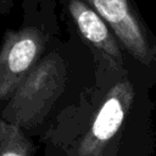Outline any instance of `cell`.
Listing matches in <instances>:
<instances>
[{"instance_id":"4","label":"cell","mask_w":156,"mask_h":156,"mask_svg":"<svg viewBox=\"0 0 156 156\" xmlns=\"http://www.w3.org/2000/svg\"><path fill=\"white\" fill-rule=\"evenodd\" d=\"M68 11L84 39L100 50L110 61L124 66L130 60L108 24L84 0H68Z\"/></svg>"},{"instance_id":"5","label":"cell","mask_w":156,"mask_h":156,"mask_svg":"<svg viewBox=\"0 0 156 156\" xmlns=\"http://www.w3.org/2000/svg\"><path fill=\"white\" fill-rule=\"evenodd\" d=\"M33 145L22 128L0 119V156H32Z\"/></svg>"},{"instance_id":"1","label":"cell","mask_w":156,"mask_h":156,"mask_svg":"<svg viewBox=\"0 0 156 156\" xmlns=\"http://www.w3.org/2000/svg\"><path fill=\"white\" fill-rule=\"evenodd\" d=\"M66 83V65L56 54L40 60L22 80L2 111V119L20 128L41 123L61 95Z\"/></svg>"},{"instance_id":"3","label":"cell","mask_w":156,"mask_h":156,"mask_svg":"<svg viewBox=\"0 0 156 156\" xmlns=\"http://www.w3.org/2000/svg\"><path fill=\"white\" fill-rule=\"evenodd\" d=\"M43 50V33L34 27L6 33L0 49V101L11 98L38 63Z\"/></svg>"},{"instance_id":"6","label":"cell","mask_w":156,"mask_h":156,"mask_svg":"<svg viewBox=\"0 0 156 156\" xmlns=\"http://www.w3.org/2000/svg\"><path fill=\"white\" fill-rule=\"evenodd\" d=\"M155 84H156V80H155Z\"/></svg>"},{"instance_id":"2","label":"cell","mask_w":156,"mask_h":156,"mask_svg":"<svg viewBox=\"0 0 156 156\" xmlns=\"http://www.w3.org/2000/svg\"><path fill=\"white\" fill-rule=\"evenodd\" d=\"M108 24L129 58L149 69L156 80V34L134 0H84Z\"/></svg>"}]
</instances>
